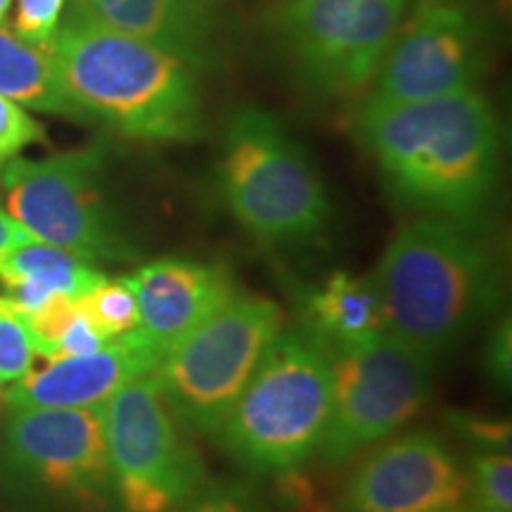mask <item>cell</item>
Segmentation results:
<instances>
[{
  "label": "cell",
  "mask_w": 512,
  "mask_h": 512,
  "mask_svg": "<svg viewBox=\"0 0 512 512\" xmlns=\"http://www.w3.org/2000/svg\"><path fill=\"white\" fill-rule=\"evenodd\" d=\"M351 128L394 195L425 216L470 226L494 197L503 136L477 88L413 102L370 95Z\"/></svg>",
  "instance_id": "6da1fadb"
},
{
  "label": "cell",
  "mask_w": 512,
  "mask_h": 512,
  "mask_svg": "<svg viewBox=\"0 0 512 512\" xmlns=\"http://www.w3.org/2000/svg\"><path fill=\"white\" fill-rule=\"evenodd\" d=\"M283 328L278 304L238 294L164 354L152 373L178 425L216 437Z\"/></svg>",
  "instance_id": "8992f818"
},
{
  "label": "cell",
  "mask_w": 512,
  "mask_h": 512,
  "mask_svg": "<svg viewBox=\"0 0 512 512\" xmlns=\"http://www.w3.org/2000/svg\"><path fill=\"white\" fill-rule=\"evenodd\" d=\"M5 211L36 242L86 261H128V242L105 195V147L91 145L46 159L15 157L0 174Z\"/></svg>",
  "instance_id": "52a82bcc"
},
{
  "label": "cell",
  "mask_w": 512,
  "mask_h": 512,
  "mask_svg": "<svg viewBox=\"0 0 512 512\" xmlns=\"http://www.w3.org/2000/svg\"><path fill=\"white\" fill-rule=\"evenodd\" d=\"M43 138H46V128L19 102L0 95V166L19 157L24 147L41 143Z\"/></svg>",
  "instance_id": "7402d4cb"
},
{
  "label": "cell",
  "mask_w": 512,
  "mask_h": 512,
  "mask_svg": "<svg viewBox=\"0 0 512 512\" xmlns=\"http://www.w3.org/2000/svg\"><path fill=\"white\" fill-rule=\"evenodd\" d=\"M472 512H512V460L503 451H477L467 477Z\"/></svg>",
  "instance_id": "ffe728a7"
},
{
  "label": "cell",
  "mask_w": 512,
  "mask_h": 512,
  "mask_svg": "<svg viewBox=\"0 0 512 512\" xmlns=\"http://www.w3.org/2000/svg\"><path fill=\"white\" fill-rule=\"evenodd\" d=\"M304 330L328 351L356 347L384 332L380 302L368 278L335 271L302 302Z\"/></svg>",
  "instance_id": "e0dca14e"
},
{
  "label": "cell",
  "mask_w": 512,
  "mask_h": 512,
  "mask_svg": "<svg viewBox=\"0 0 512 512\" xmlns=\"http://www.w3.org/2000/svg\"><path fill=\"white\" fill-rule=\"evenodd\" d=\"M0 95L38 112L83 119L62 91L48 48L31 46L0 27Z\"/></svg>",
  "instance_id": "ac0fdd59"
},
{
  "label": "cell",
  "mask_w": 512,
  "mask_h": 512,
  "mask_svg": "<svg viewBox=\"0 0 512 512\" xmlns=\"http://www.w3.org/2000/svg\"><path fill=\"white\" fill-rule=\"evenodd\" d=\"M48 53L81 117L150 143H192L207 131L197 69L145 38L81 12L57 27Z\"/></svg>",
  "instance_id": "7a4b0ae2"
},
{
  "label": "cell",
  "mask_w": 512,
  "mask_h": 512,
  "mask_svg": "<svg viewBox=\"0 0 512 512\" xmlns=\"http://www.w3.org/2000/svg\"><path fill=\"white\" fill-rule=\"evenodd\" d=\"M34 238L24 230L19 223L12 219V216L0 207V256L12 252V249H17L19 245H27Z\"/></svg>",
  "instance_id": "4316f807"
},
{
  "label": "cell",
  "mask_w": 512,
  "mask_h": 512,
  "mask_svg": "<svg viewBox=\"0 0 512 512\" xmlns=\"http://www.w3.org/2000/svg\"><path fill=\"white\" fill-rule=\"evenodd\" d=\"M114 508L178 512L202 491L204 465L181 437L155 373L140 375L102 403Z\"/></svg>",
  "instance_id": "ba28073f"
},
{
  "label": "cell",
  "mask_w": 512,
  "mask_h": 512,
  "mask_svg": "<svg viewBox=\"0 0 512 512\" xmlns=\"http://www.w3.org/2000/svg\"><path fill=\"white\" fill-rule=\"evenodd\" d=\"M330 403L328 349L306 330L283 328L216 437L247 470H297L320 448Z\"/></svg>",
  "instance_id": "277c9868"
},
{
  "label": "cell",
  "mask_w": 512,
  "mask_h": 512,
  "mask_svg": "<svg viewBox=\"0 0 512 512\" xmlns=\"http://www.w3.org/2000/svg\"><path fill=\"white\" fill-rule=\"evenodd\" d=\"M36 347L27 320L0 304V389H8L34 370Z\"/></svg>",
  "instance_id": "44dd1931"
},
{
  "label": "cell",
  "mask_w": 512,
  "mask_h": 512,
  "mask_svg": "<svg viewBox=\"0 0 512 512\" xmlns=\"http://www.w3.org/2000/svg\"><path fill=\"white\" fill-rule=\"evenodd\" d=\"M64 3L67 0H17L15 34L31 46L48 48L60 27Z\"/></svg>",
  "instance_id": "603a6c76"
},
{
  "label": "cell",
  "mask_w": 512,
  "mask_h": 512,
  "mask_svg": "<svg viewBox=\"0 0 512 512\" xmlns=\"http://www.w3.org/2000/svg\"><path fill=\"white\" fill-rule=\"evenodd\" d=\"M484 366L491 380L498 387H510V373H512V330L510 318L501 320L491 332L489 342H486Z\"/></svg>",
  "instance_id": "d4e9b609"
},
{
  "label": "cell",
  "mask_w": 512,
  "mask_h": 512,
  "mask_svg": "<svg viewBox=\"0 0 512 512\" xmlns=\"http://www.w3.org/2000/svg\"><path fill=\"white\" fill-rule=\"evenodd\" d=\"M219 188L242 228L268 245L313 240L330 219L316 166L283 121L261 107H242L228 119Z\"/></svg>",
  "instance_id": "5b68a950"
},
{
  "label": "cell",
  "mask_w": 512,
  "mask_h": 512,
  "mask_svg": "<svg viewBox=\"0 0 512 512\" xmlns=\"http://www.w3.org/2000/svg\"><path fill=\"white\" fill-rule=\"evenodd\" d=\"M453 512H458V510H453Z\"/></svg>",
  "instance_id": "f546056e"
},
{
  "label": "cell",
  "mask_w": 512,
  "mask_h": 512,
  "mask_svg": "<svg viewBox=\"0 0 512 512\" xmlns=\"http://www.w3.org/2000/svg\"><path fill=\"white\" fill-rule=\"evenodd\" d=\"M138 304L136 332L162 361L211 313L238 297L228 268L190 259H157L128 275Z\"/></svg>",
  "instance_id": "5bb4252c"
},
{
  "label": "cell",
  "mask_w": 512,
  "mask_h": 512,
  "mask_svg": "<svg viewBox=\"0 0 512 512\" xmlns=\"http://www.w3.org/2000/svg\"><path fill=\"white\" fill-rule=\"evenodd\" d=\"M107 27L169 50L200 69L214 38L219 0H81Z\"/></svg>",
  "instance_id": "2e32d148"
},
{
  "label": "cell",
  "mask_w": 512,
  "mask_h": 512,
  "mask_svg": "<svg viewBox=\"0 0 512 512\" xmlns=\"http://www.w3.org/2000/svg\"><path fill=\"white\" fill-rule=\"evenodd\" d=\"M79 304L107 339L121 337L138 328V304L126 278H105L91 292L83 294Z\"/></svg>",
  "instance_id": "d6986e66"
},
{
  "label": "cell",
  "mask_w": 512,
  "mask_h": 512,
  "mask_svg": "<svg viewBox=\"0 0 512 512\" xmlns=\"http://www.w3.org/2000/svg\"><path fill=\"white\" fill-rule=\"evenodd\" d=\"M3 467L22 491L81 512H110L114 489L100 406L10 408Z\"/></svg>",
  "instance_id": "30bf717a"
},
{
  "label": "cell",
  "mask_w": 512,
  "mask_h": 512,
  "mask_svg": "<svg viewBox=\"0 0 512 512\" xmlns=\"http://www.w3.org/2000/svg\"><path fill=\"white\" fill-rule=\"evenodd\" d=\"M332 403L320 453L325 463H347L363 448L411 422L432 394V361L392 335L328 351Z\"/></svg>",
  "instance_id": "9c48e42d"
},
{
  "label": "cell",
  "mask_w": 512,
  "mask_h": 512,
  "mask_svg": "<svg viewBox=\"0 0 512 512\" xmlns=\"http://www.w3.org/2000/svg\"><path fill=\"white\" fill-rule=\"evenodd\" d=\"M178 512H256L249 498L233 486H211L185 503Z\"/></svg>",
  "instance_id": "484cf974"
},
{
  "label": "cell",
  "mask_w": 512,
  "mask_h": 512,
  "mask_svg": "<svg viewBox=\"0 0 512 512\" xmlns=\"http://www.w3.org/2000/svg\"><path fill=\"white\" fill-rule=\"evenodd\" d=\"M406 8L408 0H287L275 24L309 91L335 98L375 79Z\"/></svg>",
  "instance_id": "8fae6325"
},
{
  "label": "cell",
  "mask_w": 512,
  "mask_h": 512,
  "mask_svg": "<svg viewBox=\"0 0 512 512\" xmlns=\"http://www.w3.org/2000/svg\"><path fill=\"white\" fill-rule=\"evenodd\" d=\"M382 328L430 361L501 304L489 247L456 221L420 216L396 230L370 275Z\"/></svg>",
  "instance_id": "3957f363"
},
{
  "label": "cell",
  "mask_w": 512,
  "mask_h": 512,
  "mask_svg": "<svg viewBox=\"0 0 512 512\" xmlns=\"http://www.w3.org/2000/svg\"><path fill=\"white\" fill-rule=\"evenodd\" d=\"M0 403H5V401H3V389H0Z\"/></svg>",
  "instance_id": "f1b7e54d"
},
{
  "label": "cell",
  "mask_w": 512,
  "mask_h": 512,
  "mask_svg": "<svg viewBox=\"0 0 512 512\" xmlns=\"http://www.w3.org/2000/svg\"><path fill=\"white\" fill-rule=\"evenodd\" d=\"M467 496V475L432 432L389 441L356 465L344 484V512H453Z\"/></svg>",
  "instance_id": "4fadbf2b"
},
{
  "label": "cell",
  "mask_w": 512,
  "mask_h": 512,
  "mask_svg": "<svg viewBox=\"0 0 512 512\" xmlns=\"http://www.w3.org/2000/svg\"><path fill=\"white\" fill-rule=\"evenodd\" d=\"M484 67L479 17L460 0H422L375 74V98L430 100L475 88Z\"/></svg>",
  "instance_id": "7c38bea8"
},
{
  "label": "cell",
  "mask_w": 512,
  "mask_h": 512,
  "mask_svg": "<svg viewBox=\"0 0 512 512\" xmlns=\"http://www.w3.org/2000/svg\"><path fill=\"white\" fill-rule=\"evenodd\" d=\"M157 363L159 356L133 330L91 354L55 358L46 368L31 370L5 389L3 401L8 408L100 406L126 382L152 373Z\"/></svg>",
  "instance_id": "9a60e30c"
},
{
  "label": "cell",
  "mask_w": 512,
  "mask_h": 512,
  "mask_svg": "<svg viewBox=\"0 0 512 512\" xmlns=\"http://www.w3.org/2000/svg\"><path fill=\"white\" fill-rule=\"evenodd\" d=\"M451 425L460 437L479 446V451L510 453V422L479 418L470 413H451Z\"/></svg>",
  "instance_id": "cb8c5ba5"
},
{
  "label": "cell",
  "mask_w": 512,
  "mask_h": 512,
  "mask_svg": "<svg viewBox=\"0 0 512 512\" xmlns=\"http://www.w3.org/2000/svg\"><path fill=\"white\" fill-rule=\"evenodd\" d=\"M10 8H12V0H0V27H3V22L8 19Z\"/></svg>",
  "instance_id": "83f0119b"
}]
</instances>
